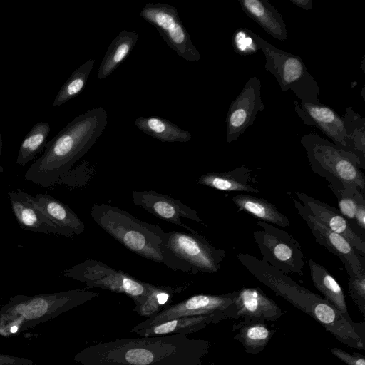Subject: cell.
<instances>
[{
	"label": "cell",
	"instance_id": "cell-25",
	"mask_svg": "<svg viewBox=\"0 0 365 365\" xmlns=\"http://www.w3.org/2000/svg\"><path fill=\"white\" fill-rule=\"evenodd\" d=\"M233 331H237L234 339L239 341L247 354H257L268 344L275 331L264 322L240 321L234 324Z\"/></svg>",
	"mask_w": 365,
	"mask_h": 365
},
{
	"label": "cell",
	"instance_id": "cell-12",
	"mask_svg": "<svg viewBox=\"0 0 365 365\" xmlns=\"http://www.w3.org/2000/svg\"><path fill=\"white\" fill-rule=\"evenodd\" d=\"M140 16L159 32L167 45L187 61H197L200 54L192 42L175 7L162 3H148Z\"/></svg>",
	"mask_w": 365,
	"mask_h": 365
},
{
	"label": "cell",
	"instance_id": "cell-31",
	"mask_svg": "<svg viewBox=\"0 0 365 365\" xmlns=\"http://www.w3.org/2000/svg\"><path fill=\"white\" fill-rule=\"evenodd\" d=\"M94 63V59L90 58L72 73L57 93L53 103V106H61L83 90Z\"/></svg>",
	"mask_w": 365,
	"mask_h": 365
},
{
	"label": "cell",
	"instance_id": "cell-24",
	"mask_svg": "<svg viewBox=\"0 0 365 365\" xmlns=\"http://www.w3.org/2000/svg\"><path fill=\"white\" fill-rule=\"evenodd\" d=\"M308 265L311 279L316 289L346 319H351L349 315L343 289L335 278L324 266L312 259H309Z\"/></svg>",
	"mask_w": 365,
	"mask_h": 365
},
{
	"label": "cell",
	"instance_id": "cell-33",
	"mask_svg": "<svg viewBox=\"0 0 365 365\" xmlns=\"http://www.w3.org/2000/svg\"><path fill=\"white\" fill-rule=\"evenodd\" d=\"M174 293L175 289L170 287L150 284L144 301L135 307L133 310L139 315L148 318L169 306Z\"/></svg>",
	"mask_w": 365,
	"mask_h": 365
},
{
	"label": "cell",
	"instance_id": "cell-23",
	"mask_svg": "<svg viewBox=\"0 0 365 365\" xmlns=\"http://www.w3.org/2000/svg\"><path fill=\"white\" fill-rule=\"evenodd\" d=\"M34 197L44 214L71 237L84 232V223L69 206L48 194H38Z\"/></svg>",
	"mask_w": 365,
	"mask_h": 365
},
{
	"label": "cell",
	"instance_id": "cell-13",
	"mask_svg": "<svg viewBox=\"0 0 365 365\" xmlns=\"http://www.w3.org/2000/svg\"><path fill=\"white\" fill-rule=\"evenodd\" d=\"M292 200L295 209L307 223L315 241L339 257L349 276L365 273L364 257L344 237L326 227L299 202L294 199Z\"/></svg>",
	"mask_w": 365,
	"mask_h": 365
},
{
	"label": "cell",
	"instance_id": "cell-20",
	"mask_svg": "<svg viewBox=\"0 0 365 365\" xmlns=\"http://www.w3.org/2000/svg\"><path fill=\"white\" fill-rule=\"evenodd\" d=\"M227 319L228 317L222 314L178 317L142 329L134 333L136 335L144 337L175 334L187 335V334L198 331L209 324H215Z\"/></svg>",
	"mask_w": 365,
	"mask_h": 365
},
{
	"label": "cell",
	"instance_id": "cell-35",
	"mask_svg": "<svg viewBox=\"0 0 365 365\" xmlns=\"http://www.w3.org/2000/svg\"><path fill=\"white\" fill-rule=\"evenodd\" d=\"M232 45L235 52L240 55H250L259 50L246 28L235 31L232 36Z\"/></svg>",
	"mask_w": 365,
	"mask_h": 365
},
{
	"label": "cell",
	"instance_id": "cell-8",
	"mask_svg": "<svg viewBox=\"0 0 365 365\" xmlns=\"http://www.w3.org/2000/svg\"><path fill=\"white\" fill-rule=\"evenodd\" d=\"M66 277L84 283L88 288H101L124 294L136 306L144 301L150 283L137 279L96 259H88L62 272Z\"/></svg>",
	"mask_w": 365,
	"mask_h": 365
},
{
	"label": "cell",
	"instance_id": "cell-11",
	"mask_svg": "<svg viewBox=\"0 0 365 365\" xmlns=\"http://www.w3.org/2000/svg\"><path fill=\"white\" fill-rule=\"evenodd\" d=\"M236 295L237 291L223 294H200L191 296L150 316L134 327L130 331L134 333L142 329L183 317L222 314L228 319H238L235 304Z\"/></svg>",
	"mask_w": 365,
	"mask_h": 365
},
{
	"label": "cell",
	"instance_id": "cell-7",
	"mask_svg": "<svg viewBox=\"0 0 365 365\" xmlns=\"http://www.w3.org/2000/svg\"><path fill=\"white\" fill-rule=\"evenodd\" d=\"M249 33L265 56V69L277 79L282 91L291 90L302 102L320 103L319 86L299 56L279 49L251 30Z\"/></svg>",
	"mask_w": 365,
	"mask_h": 365
},
{
	"label": "cell",
	"instance_id": "cell-26",
	"mask_svg": "<svg viewBox=\"0 0 365 365\" xmlns=\"http://www.w3.org/2000/svg\"><path fill=\"white\" fill-rule=\"evenodd\" d=\"M138 39L135 31H122L111 42L98 71L102 80L110 76L128 57Z\"/></svg>",
	"mask_w": 365,
	"mask_h": 365
},
{
	"label": "cell",
	"instance_id": "cell-16",
	"mask_svg": "<svg viewBox=\"0 0 365 365\" xmlns=\"http://www.w3.org/2000/svg\"><path fill=\"white\" fill-rule=\"evenodd\" d=\"M294 110L302 122L319 129L332 143L347 151L342 117L333 108L320 103L294 101Z\"/></svg>",
	"mask_w": 365,
	"mask_h": 365
},
{
	"label": "cell",
	"instance_id": "cell-2",
	"mask_svg": "<svg viewBox=\"0 0 365 365\" xmlns=\"http://www.w3.org/2000/svg\"><path fill=\"white\" fill-rule=\"evenodd\" d=\"M236 257L261 283L294 307L311 316L341 343L351 349H365L364 323L346 319L324 298L299 285L263 259L247 253Z\"/></svg>",
	"mask_w": 365,
	"mask_h": 365
},
{
	"label": "cell",
	"instance_id": "cell-21",
	"mask_svg": "<svg viewBox=\"0 0 365 365\" xmlns=\"http://www.w3.org/2000/svg\"><path fill=\"white\" fill-rule=\"evenodd\" d=\"M243 11L267 33L279 41L287 38L286 24L281 14L267 0H238Z\"/></svg>",
	"mask_w": 365,
	"mask_h": 365
},
{
	"label": "cell",
	"instance_id": "cell-18",
	"mask_svg": "<svg viewBox=\"0 0 365 365\" xmlns=\"http://www.w3.org/2000/svg\"><path fill=\"white\" fill-rule=\"evenodd\" d=\"M300 203L331 231L344 237L364 257L365 241L351 226L338 209L305 193L295 192Z\"/></svg>",
	"mask_w": 365,
	"mask_h": 365
},
{
	"label": "cell",
	"instance_id": "cell-15",
	"mask_svg": "<svg viewBox=\"0 0 365 365\" xmlns=\"http://www.w3.org/2000/svg\"><path fill=\"white\" fill-rule=\"evenodd\" d=\"M132 199L135 205L141 207L158 218L180 226L188 232L193 228L181 221L186 218L205 225L198 212L181 201L154 190L133 191Z\"/></svg>",
	"mask_w": 365,
	"mask_h": 365
},
{
	"label": "cell",
	"instance_id": "cell-38",
	"mask_svg": "<svg viewBox=\"0 0 365 365\" xmlns=\"http://www.w3.org/2000/svg\"><path fill=\"white\" fill-rule=\"evenodd\" d=\"M289 1L304 10H310L312 8V0H289Z\"/></svg>",
	"mask_w": 365,
	"mask_h": 365
},
{
	"label": "cell",
	"instance_id": "cell-17",
	"mask_svg": "<svg viewBox=\"0 0 365 365\" xmlns=\"http://www.w3.org/2000/svg\"><path fill=\"white\" fill-rule=\"evenodd\" d=\"M8 195L15 217L24 230L71 237L44 214L31 195L18 188L9 190Z\"/></svg>",
	"mask_w": 365,
	"mask_h": 365
},
{
	"label": "cell",
	"instance_id": "cell-32",
	"mask_svg": "<svg viewBox=\"0 0 365 365\" xmlns=\"http://www.w3.org/2000/svg\"><path fill=\"white\" fill-rule=\"evenodd\" d=\"M327 187L336 197L339 211L351 227L354 226L356 230L355 215L359 206L361 203H365V194L353 185H346L341 188H336L329 185Z\"/></svg>",
	"mask_w": 365,
	"mask_h": 365
},
{
	"label": "cell",
	"instance_id": "cell-19",
	"mask_svg": "<svg viewBox=\"0 0 365 365\" xmlns=\"http://www.w3.org/2000/svg\"><path fill=\"white\" fill-rule=\"evenodd\" d=\"M235 304L238 319L246 322L275 321L283 314L276 302L259 287L237 291Z\"/></svg>",
	"mask_w": 365,
	"mask_h": 365
},
{
	"label": "cell",
	"instance_id": "cell-1",
	"mask_svg": "<svg viewBox=\"0 0 365 365\" xmlns=\"http://www.w3.org/2000/svg\"><path fill=\"white\" fill-rule=\"evenodd\" d=\"M208 348L207 341L175 334L100 342L74 359L83 365H202Z\"/></svg>",
	"mask_w": 365,
	"mask_h": 365
},
{
	"label": "cell",
	"instance_id": "cell-6",
	"mask_svg": "<svg viewBox=\"0 0 365 365\" xmlns=\"http://www.w3.org/2000/svg\"><path fill=\"white\" fill-rule=\"evenodd\" d=\"M300 143L304 148L312 171L329 182L341 188L353 185L365 194V166L353 153L338 147L314 132L304 135Z\"/></svg>",
	"mask_w": 365,
	"mask_h": 365
},
{
	"label": "cell",
	"instance_id": "cell-39",
	"mask_svg": "<svg viewBox=\"0 0 365 365\" xmlns=\"http://www.w3.org/2000/svg\"><path fill=\"white\" fill-rule=\"evenodd\" d=\"M1 148H2V136L0 133V155H1Z\"/></svg>",
	"mask_w": 365,
	"mask_h": 365
},
{
	"label": "cell",
	"instance_id": "cell-27",
	"mask_svg": "<svg viewBox=\"0 0 365 365\" xmlns=\"http://www.w3.org/2000/svg\"><path fill=\"white\" fill-rule=\"evenodd\" d=\"M232 200L239 210L250 213L260 221L281 227L290 225L287 217L264 198L240 193L232 196Z\"/></svg>",
	"mask_w": 365,
	"mask_h": 365
},
{
	"label": "cell",
	"instance_id": "cell-3",
	"mask_svg": "<svg viewBox=\"0 0 365 365\" xmlns=\"http://www.w3.org/2000/svg\"><path fill=\"white\" fill-rule=\"evenodd\" d=\"M107 117L106 109L99 107L75 118L46 143L25 178L43 187L54 185L95 144L106 127Z\"/></svg>",
	"mask_w": 365,
	"mask_h": 365
},
{
	"label": "cell",
	"instance_id": "cell-10",
	"mask_svg": "<svg viewBox=\"0 0 365 365\" xmlns=\"http://www.w3.org/2000/svg\"><path fill=\"white\" fill-rule=\"evenodd\" d=\"M262 228L253 233L262 259L284 274H303L304 252L299 243L287 232L272 224L257 221Z\"/></svg>",
	"mask_w": 365,
	"mask_h": 365
},
{
	"label": "cell",
	"instance_id": "cell-14",
	"mask_svg": "<svg viewBox=\"0 0 365 365\" xmlns=\"http://www.w3.org/2000/svg\"><path fill=\"white\" fill-rule=\"evenodd\" d=\"M264 109L261 82L257 77H251L229 107L225 120L227 143L236 141L253 124L257 113Z\"/></svg>",
	"mask_w": 365,
	"mask_h": 365
},
{
	"label": "cell",
	"instance_id": "cell-30",
	"mask_svg": "<svg viewBox=\"0 0 365 365\" xmlns=\"http://www.w3.org/2000/svg\"><path fill=\"white\" fill-rule=\"evenodd\" d=\"M50 130L47 122H39L32 127L21 143L16 160L18 165L24 166L45 148Z\"/></svg>",
	"mask_w": 365,
	"mask_h": 365
},
{
	"label": "cell",
	"instance_id": "cell-37",
	"mask_svg": "<svg viewBox=\"0 0 365 365\" xmlns=\"http://www.w3.org/2000/svg\"><path fill=\"white\" fill-rule=\"evenodd\" d=\"M0 365H36V364L29 359L0 354Z\"/></svg>",
	"mask_w": 365,
	"mask_h": 365
},
{
	"label": "cell",
	"instance_id": "cell-36",
	"mask_svg": "<svg viewBox=\"0 0 365 365\" xmlns=\"http://www.w3.org/2000/svg\"><path fill=\"white\" fill-rule=\"evenodd\" d=\"M331 352L346 365H365V357L361 354H349L336 347L331 348Z\"/></svg>",
	"mask_w": 365,
	"mask_h": 365
},
{
	"label": "cell",
	"instance_id": "cell-29",
	"mask_svg": "<svg viewBox=\"0 0 365 365\" xmlns=\"http://www.w3.org/2000/svg\"><path fill=\"white\" fill-rule=\"evenodd\" d=\"M342 117L346 136L347 151L355 155L365 166V118L351 106Z\"/></svg>",
	"mask_w": 365,
	"mask_h": 365
},
{
	"label": "cell",
	"instance_id": "cell-9",
	"mask_svg": "<svg viewBox=\"0 0 365 365\" xmlns=\"http://www.w3.org/2000/svg\"><path fill=\"white\" fill-rule=\"evenodd\" d=\"M165 243L169 252L185 264L191 274L217 272L226 252L213 246L196 230L165 232Z\"/></svg>",
	"mask_w": 365,
	"mask_h": 365
},
{
	"label": "cell",
	"instance_id": "cell-34",
	"mask_svg": "<svg viewBox=\"0 0 365 365\" xmlns=\"http://www.w3.org/2000/svg\"><path fill=\"white\" fill-rule=\"evenodd\" d=\"M348 287L356 307L365 317V273L349 276Z\"/></svg>",
	"mask_w": 365,
	"mask_h": 365
},
{
	"label": "cell",
	"instance_id": "cell-5",
	"mask_svg": "<svg viewBox=\"0 0 365 365\" xmlns=\"http://www.w3.org/2000/svg\"><path fill=\"white\" fill-rule=\"evenodd\" d=\"M99 293L83 289L34 296L16 295L0 309V336L9 337L51 320Z\"/></svg>",
	"mask_w": 365,
	"mask_h": 365
},
{
	"label": "cell",
	"instance_id": "cell-28",
	"mask_svg": "<svg viewBox=\"0 0 365 365\" xmlns=\"http://www.w3.org/2000/svg\"><path fill=\"white\" fill-rule=\"evenodd\" d=\"M135 125L143 133L163 143H187L191 134L171 121L158 116L139 117Z\"/></svg>",
	"mask_w": 365,
	"mask_h": 365
},
{
	"label": "cell",
	"instance_id": "cell-22",
	"mask_svg": "<svg viewBox=\"0 0 365 365\" xmlns=\"http://www.w3.org/2000/svg\"><path fill=\"white\" fill-rule=\"evenodd\" d=\"M251 170L242 165L227 172H210L200 176L196 182L213 189L225 192H247L254 194L259 190L253 187Z\"/></svg>",
	"mask_w": 365,
	"mask_h": 365
},
{
	"label": "cell",
	"instance_id": "cell-4",
	"mask_svg": "<svg viewBox=\"0 0 365 365\" xmlns=\"http://www.w3.org/2000/svg\"><path fill=\"white\" fill-rule=\"evenodd\" d=\"M90 213L101 229L133 253L174 271L191 274L188 267L169 252L165 231L160 226L141 221L124 210L105 203L94 204Z\"/></svg>",
	"mask_w": 365,
	"mask_h": 365
}]
</instances>
